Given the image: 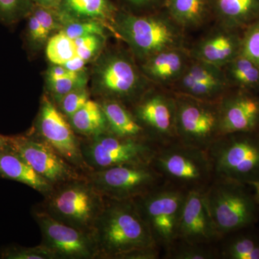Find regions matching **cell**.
Masks as SVG:
<instances>
[{
  "mask_svg": "<svg viewBox=\"0 0 259 259\" xmlns=\"http://www.w3.org/2000/svg\"><path fill=\"white\" fill-rule=\"evenodd\" d=\"M93 237L98 258L120 259L129 252L157 245L134 199L105 198Z\"/></svg>",
  "mask_w": 259,
  "mask_h": 259,
  "instance_id": "cell-1",
  "label": "cell"
},
{
  "mask_svg": "<svg viewBox=\"0 0 259 259\" xmlns=\"http://www.w3.org/2000/svg\"><path fill=\"white\" fill-rule=\"evenodd\" d=\"M249 187L237 181L214 178L204 191V202L222 239L258 221L259 205Z\"/></svg>",
  "mask_w": 259,
  "mask_h": 259,
  "instance_id": "cell-2",
  "label": "cell"
},
{
  "mask_svg": "<svg viewBox=\"0 0 259 259\" xmlns=\"http://www.w3.org/2000/svg\"><path fill=\"white\" fill-rule=\"evenodd\" d=\"M181 29L168 15H137L120 8L116 15V37L143 62L162 51L182 47Z\"/></svg>",
  "mask_w": 259,
  "mask_h": 259,
  "instance_id": "cell-3",
  "label": "cell"
},
{
  "mask_svg": "<svg viewBox=\"0 0 259 259\" xmlns=\"http://www.w3.org/2000/svg\"><path fill=\"white\" fill-rule=\"evenodd\" d=\"M151 164L163 182L187 192H204L214 180L207 151L177 141L159 146Z\"/></svg>",
  "mask_w": 259,
  "mask_h": 259,
  "instance_id": "cell-4",
  "label": "cell"
},
{
  "mask_svg": "<svg viewBox=\"0 0 259 259\" xmlns=\"http://www.w3.org/2000/svg\"><path fill=\"white\" fill-rule=\"evenodd\" d=\"M105 198L86 177L55 187L45 197L42 209L54 219L93 235Z\"/></svg>",
  "mask_w": 259,
  "mask_h": 259,
  "instance_id": "cell-5",
  "label": "cell"
},
{
  "mask_svg": "<svg viewBox=\"0 0 259 259\" xmlns=\"http://www.w3.org/2000/svg\"><path fill=\"white\" fill-rule=\"evenodd\" d=\"M214 178L244 184L259 180V134L238 133L221 136L207 150Z\"/></svg>",
  "mask_w": 259,
  "mask_h": 259,
  "instance_id": "cell-6",
  "label": "cell"
},
{
  "mask_svg": "<svg viewBox=\"0 0 259 259\" xmlns=\"http://www.w3.org/2000/svg\"><path fill=\"white\" fill-rule=\"evenodd\" d=\"M144 76L128 54L118 50L104 51L95 61L93 90L102 100H136L144 94Z\"/></svg>",
  "mask_w": 259,
  "mask_h": 259,
  "instance_id": "cell-7",
  "label": "cell"
},
{
  "mask_svg": "<svg viewBox=\"0 0 259 259\" xmlns=\"http://www.w3.org/2000/svg\"><path fill=\"white\" fill-rule=\"evenodd\" d=\"M187 191L163 182L134 199L156 245L166 250L177 239Z\"/></svg>",
  "mask_w": 259,
  "mask_h": 259,
  "instance_id": "cell-8",
  "label": "cell"
},
{
  "mask_svg": "<svg viewBox=\"0 0 259 259\" xmlns=\"http://www.w3.org/2000/svg\"><path fill=\"white\" fill-rule=\"evenodd\" d=\"M87 139L81 142V151L90 171L128 163H151L159 148L151 141L120 137L110 131Z\"/></svg>",
  "mask_w": 259,
  "mask_h": 259,
  "instance_id": "cell-9",
  "label": "cell"
},
{
  "mask_svg": "<svg viewBox=\"0 0 259 259\" xmlns=\"http://www.w3.org/2000/svg\"><path fill=\"white\" fill-rule=\"evenodd\" d=\"M85 177L105 198L117 200L138 198L164 182L151 163L93 170Z\"/></svg>",
  "mask_w": 259,
  "mask_h": 259,
  "instance_id": "cell-10",
  "label": "cell"
},
{
  "mask_svg": "<svg viewBox=\"0 0 259 259\" xmlns=\"http://www.w3.org/2000/svg\"><path fill=\"white\" fill-rule=\"evenodd\" d=\"M177 140L182 144L207 150L222 136L219 102H208L176 93Z\"/></svg>",
  "mask_w": 259,
  "mask_h": 259,
  "instance_id": "cell-11",
  "label": "cell"
},
{
  "mask_svg": "<svg viewBox=\"0 0 259 259\" xmlns=\"http://www.w3.org/2000/svg\"><path fill=\"white\" fill-rule=\"evenodd\" d=\"M31 134L49 144L79 171L86 174L90 171L83 158L81 141L68 119L48 95L42 97Z\"/></svg>",
  "mask_w": 259,
  "mask_h": 259,
  "instance_id": "cell-12",
  "label": "cell"
},
{
  "mask_svg": "<svg viewBox=\"0 0 259 259\" xmlns=\"http://www.w3.org/2000/svg\"><path fill=\"white\" fill-rule=\"evenodd\" d=\"M10 146L37 175L54 187L85 177L54 148L31 133L10 137Z\"/></svg>",
  "mask_w": 259,
  "mask_h": 259,
  "instance_id": "cell-13",
  "label": "cell"
},
{
  "mask_svg": "<svg viewBox=\"0 0 259 259\" xmlns=\"http://www.w3.org/2000/svg\"><path fill=\"white\" fill-rule=\"evenodd\" d=\"M33 217L41 231V244L57 259L98 258L93 235L54 219L42 209H35Z\"/></svg>",
  "mask_w": 259,
  "mask_h": 259,
  "instance_id": "cell-14",
  "label": "cell"
},
{
  "mask_svg": "<svg viewBox=\"0 0 259 259\" xmlns=\"http://www.w3.org/2000/svg\"><path fill=\"white\" fill-rule=\"evenodd\" d=\"M176 112L175 96L148 92L138 100L134 115L151 141L161 146L177 141Z\"/></svg>",
  "mask_w": 259,
  "mask_h": 259,
  "instance_id": "cell-15",
  "label": "cell"
},
{
  "mask_svg": "<svg viewBox=\"0 0 259 259\" xmlns=\"http://www.w3.org/2000/svg\"><path fill=\"white\" fill-rule=\"evenodd\" d=\"M223 68L194 59L176 81L177 93L208 102H220L228 84Z\"/></svg>",
  "mask_w": 259,
  "mask_h": 259,
  "instance_id": "cell-16",
  "label": "cell"
},
{
  "mask_svg": "<svg viewBox=\"0 0 259 259\" xmlns=\"http://www.w3.org/2000/svg\"><path fill=\"white\" fill-rule=\"evenodd\" d=\"M221 239L204 202L203 192L193 190L187 192L177 240L195 244L211 245Z\"/></svg>",
  "mask_w": 259,
  "mask_h": 259,
  "instance_id": "cell-17",
  "label": "cell"
},
{
  "mask_svg": "<svg viewBox=\"0 0 259 259\" xmlns=\"http://www.w3.org/2000/svg\"><path fill=\"white\" fill-rule=\"evenodd\" d=\"M221 135L257 132L259 100L245 93L223 97L219 102Z\"/></svg>",
  "mask_w": 259,
  "mask_h": 259,
  "instance_id": "cell-18",
  "label": "cell"
},
{
  "mask_svg": "<svg viewBox=\"0 0 259 259\" xmlns=\"http://www.w3.org/2000/svg\"><path fill=\"white\" fill-rule=\"evenodd\" d=\"M241 37L223 27V30L202 38L192 49L191 56L196 60L223 68L241 54Z\"/></svg>",
  "mask_w": 259,
  "mask_h": 259,
  "instance_id": "cell-19",
  "label": "cell"
},
{
  "mask_svg": "<svg viewBox=\"0 0 259 259\" xmlns=\"http://www.w3.org/2000/svg\"><path fill=\"white\" fill-rule=\"evenodd\" d=\"M23 40L29 55L34 56L47 47L53 35L63 28V20L57 9L35 5L26 18Z\"/></svg>",
  "mask_w": 259,
  "mask_h": 259,
  "instance_id": "cell-20",
  "label": "cell"
},
{
  "mask_svg": "<svg viewBox=\"0 0 259 259\" xmlns=\"http://www.w3.org/2000/svg\"><path fill=\"white\" fill-rule=\"evenodd\" d=\"M118 10L111 0H61L57 9L63 23L71 20L99 22L115 37Z\"/></svg>",
  "mask_w": 259,
  "mask_h": 259,
  "instance_id": "cell-21",
  "label": "cell"
},
{
  "mask_svg": "<svg viewBox=\"0 0 259 259\" xmlns=\"http://www.w3.org/2000/svg\"><path fill=\"white\" fill-rule=\"evenodd\" d=\"M188 59L183 47L166 49L144 61L141 71L148 79L161 85L176 82L190 63Z\"/></svg>",
  "mask_w": 259,
  "mask_h": 259,
  "instance_id": "cell-22",
  "label": "cell"
},
{
  "mask_svg": "<svg viewBox=\"0 0 259 259\" xmlns=\"http://www.w3.org/2000/svg\"><path fill=\"white\" fill-rule=\"evenodd\" d=\"M0 177L28 185L44 197L49 196L55 188L37 175L10 145L0 149Z\"/></svg>",
  "mask_w": 259,
  "mask_h": 259,
  "instance_id": "cell-23",
  "label": "cell"
},
{
  "mask_svg": "<svg viewBox=\"0 0 259 259\" xmlns=\"http://www.w3.org/2000/svg\"><path fill=\"white\" fill-rule=\"evenodd\" d=\"M100 104L106 117L109 131L112 134L120 137L153 142L144 126L122 102L115 100H102Z\"/></svg>",
  "mask_w": 259,
  "mask_h": 259,
  "instance_id": "cell-24",
  "label": "cell"
},
{
  "mask_svg": "<svg viewBox=\"0 0 259 259\" xmlns=\"http://www.w3.org/2000/svg\"><path fill=\"white\" fill-rule=\"evenodd\" d=\"M212 6L223 28L249 26L259 18V0H212Z\"/></svg>",
  "mask_w": 259,
  "mask_h": 259,
  "instance_id": "cell-25",
  "label": "cell"
},
{
  "mask_svg": "<svg viewBox=\"0 0 259 259\" xmlns=\"http://www.w3.org/2000/svg\"><path fill=\"white\" fill-rule=\"evenodd\" d=\"M167 13L181 28H197L207 18L212 0H166Z\"/></svg>",
  "mask_w": 259,
  "mask_h": 259,
  "instance_id": "cell-26",
  "label": "cell"
},
{
  "mask_svg": "<svg viewBox=\"0 0 259 259\" xmlns=\"http://www.w3.org/2000/svg\"><path fill=\"white\" fill-rule=\"evenodd\" d=\"M68 120L76 134L86 138L110 131L101 104L92 100H89Z\"/></svg>",
  "mask_w": 259,
  "mask_h": 259,
  "instance_id": "cell-27",
  "label": "cell"
},
{
  "mask_svg": "<svg viewBox=\"0 0 259 259\" xmlns=\"http://www.w3.org/2000/svg\"><path fill=\"white\" fill-rule=\"evenodd\" d=\"M254 227L228 235L221 248L220 255L226 259H259V231Z\"/></svg>",
  "mask_w": 259,
  "mask_h": 259,
  "instance_id": "cell-28",
  "label": "cell"
},
{
  "mask_svg": "<svg viewBox=\"0 0 259 259\" xmlns=\"http://www.w3.org/2000/svg\"><path fill=\"white\" fill-rule=\"evenodd\" d=\"M226 67L225 73L229 82L243 89L258 88L259 66L246 56L240 54Z\"/></svg>",
  "mask_w": 259,
  "mask_h": 259,
  "instance_id": "cell-29",
  "label": "cell"
},
{
  "mask_svg": "<svg viewBox=\"0 0 259 259\" xmlns=\"http://www.w3.org/2000/svg\"><path fill=\"white\" fill-rule=\"evenodd\" d=\"M47 56L51 64L64 65L76 56L75 40L59 31L47 42Z\"/></svg>",
  "mask_w": 259,
  "mask_h": 259,
  "instance_id": "cell-30",
  "label": "cell"
},
{
  "mask_svg": "<svg viewBox=\"0 0 259 259\" xmlns=\"http://www.w3.org/2000/svg\"><path fill=\"white\" fill-rule=\"evenodd\" d=\"M165 250L167 258L213 259L219 255L211 245L195 244L181 240H176Z\"/></svg>",
  "mask_w": 259,
  "mask_h": 259,
  "instance_id": "cell-31",
  "label": "cell"
},
{
  "mask_svg": "<svg viewBox=\"0 0 259 259\" xmlns=\"http://www.w3.org/2000/svg\"><path fill=\"white\" fill-rule=\"evenodd\" d=\"M89 80L88 71H74L69 76L47 83L48 92L56 105L68 93L73 90L87 87Z\"/></svg>",
  "mask_w": 259,
  "mask_h": 259,
  "instance_id": "cell-32",
  "label": "cell"
},
{
  "mask_svg": "<svg viewBox=\"0 0 259 259\" xmlns=\"http://www.w3.org/2000/svg\"><path fill=\"white\" fill-rule=\"evenodd\" d=\"M33 0H0V23L12 26L28 16L35 6Z\"/></svg>",
  "mask_w": 259,
  "mask_h": 259,
  "instance_id": "cell-33",
  "label": "cell"
},
{
  "mask_svg": "<svg viewBox=\"0 0 259 259\" xmlns=\"http://www.w3.org/2000/svg\"><path fill=\"white\" fill-rule=\"evenodd\" d=\"M107 36L90 35L75 39L76 46V57L87 64L96 60L105 51Z\"/></svg>",
  "mask_w": 259,
  "mask_h": 259,
  "instance_id": "cell-34",
  "label": "cell"
},
{
  "mask_svg": "<svg viewBox=\"0 0 259 259\" xmlns=\"http://www.w3.org/2000/svg\"><path fill=\"white\" fill-rule=\"evenodd\" d=\"M61 31L70 38L75 40L90 35L107 36V29L102 23L90 20H71L64 23Z\"/></svg>",
  "mask_w": 259,
  "mask_h": 259,
  "instance_id": "cell-35",
  "label": "cell"
},
{
  "mask_svg": "<svg viewBox=\"0 0 259 259\" xmlns=\"http://www.w3.org/2000/svg\"><path fill=\"white\" fill-rule=\"evenodd\" d=\"M0 258L5 259H57L45 245L35 247L10 246L2 251Z\"/></svg>",
  "mask_w": 259,
  "mask_h": 259,
  "instance_id": "cell-36",
  "label": "cell"
},
{
  "mask_svg": "<svg viewBox=\"0 0 259 259\" xmlns=\"http://www.w3.org/2000/svg\"><path fill=\"white\" fill-rule=\"evenodd\" d=\"M90 100V93L87 87L73 90L68 93L56 105L61 113L69 119Z\"/></svg>",
  "mask_w": 259,
  "mask_h": 259,
  "instance_id": "cell-37",
  "label": "cell"
},
{
  "mask_svg": "<svg viewBox=\"0 0 259 259\" xmlns=\"http://www.w3.org/2000/svg\"><path fill=\"white\" fill-rule=\"evenodd\" d=\"M241 54L259 66V20L248 26L242 38Z\"/></svg>",
  "mask_w": 259,
  "mask_h": 259,
  "instance_id": "cell-38",
  "label": "cell"
},
{
  "mask_svg": "<svg viewBox=\"0 0 259 259\" xmlns=\"http://www.w3.org/2000/svg\"><path fill=\"white\" fill-rule=\"evenodd\" d=\"M131 8L136 9H143L155 4L158 0H119Z\"/></svg>",
  "mask_w": 259,
  "mask_h": 259,
  "instance_id": "cell-39",
  "label": "cell"
},
{
  "mask_svg": "<svg viewBox=\"0 0 259 259\" xmlns=\"http://www.w3.org/2000/svg\"><path fill=\"white\" fill-rule=\"evenodd\" d=\"M33 1L35 5L45 7V8L58 9L61 0H33Z\"/></svg>",
  "mask_w": 259,
  "mask_h": 259,
  "instance_id": "cell-40",
  "label": "cell"
},
{
  "mask_svg": "<svg viewBox=\"0 0 259 259\" xmlns=\"http://www.w3.org/2000/svg\"><path fill=\"white\" fill-rule=\"evenodd\" d=\"M248 185L250 186V187H252L254 190L253 194H254L255 201L259 205V180L255 181V182H250Z\"/></svg>",
  "mask_w": 259,
  "mask_h": 259,
  "instance_id": "cell-41",
  "label": "cell"
},
{
  "mask_svg": "<svg viewBox=\"0 0 259 259\" xmlns=\"http://www.w3.org/2000/svg\"><path fill=\"white\" fill-rule=\"evenodd\" d=\"M10 145V137L0 134V149L7 147Z\"/></svg>",
  "mask_w": 259,
  "mask_h": 259,
  "instance_id": "cell-42",
  "label": "cell"
}]
</instances>
